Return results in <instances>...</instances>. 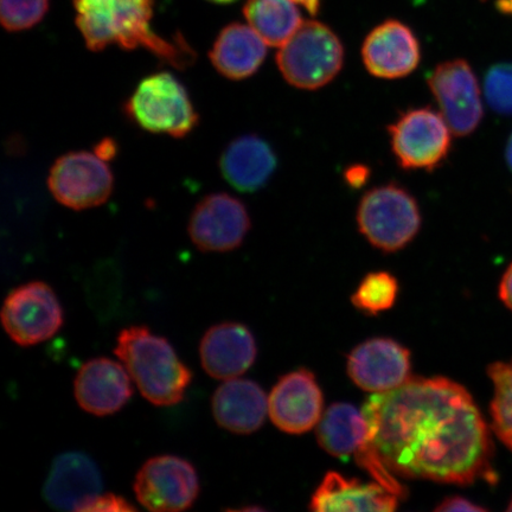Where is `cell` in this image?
<instances>
[{"mask_svg": "<svg viewBox=\"0 0 512 512\" xmlns=\"http://www.w3.org/2000/svg\"><path fill=\"white\" fill-rule=\"evenodd\" d=\"M323 405L316 377L306 369L281 377L268 396V414L273 424L290 434H302L316 427Z\"/></svg>", "mask_w": 512, "mask_h": 512, "instance_id": "obj_14", "label": "cell"}, {"mask_svg": "<svg viewBox=\"0 0 512 512\" xmlns=\"http://www.w3.org/2000/svg\"><path fill=\"white\" fill-rule=\"evenodd\" d=\"M50 0H0V19L5 30L34 28L46 17Z\"/></svg>", "mask_w": 512, "mask_h": 512, "instance_id": "obj_27", "label": "cell"}, {"mask_svg": "<svg viewBox=\"0 0 512 512\" xmlns=\"http://www.w3.org/2000/svg\"><path fill=\"white\" fill-rule=\"evenodd\" d=\"M499 297L509 310L512 311V264L505 271L501 285H499Z\"/></svg>", "mask_w": 512, "mask_h": 512, "instance_id": "obj_32", "label": "cell"}, {"mask_svg": "<svg viewBox=\"0 0 512 512\" xmlns=\"http://www.w3.org/2000/svg\"><path fill=\"white\" fill-rule=\"evenodd\" d=\"M113 183L107 160L86 151L70 152L57 159L48 178L55 200L74 210L104 204L112 195Z\"/></svg>", "mask_w": 512, "mask_h": 512, "instance_id": "obj_10", "label": "cell"}, {"mask_svg": "<svg viewBox=\"0 0 512 512\" xmlns=\"http://www.w3.org/2000/svg\"><path fill=\"white\" fill-rule=\"evenodd\" d=\"M488 375L494 383V399L490 405L492 428L512 451V360L492 363Z\"/></svg>", "mask_w": 512, "mask_h": 512, "instance_id": "obj_25", "label": "cell"}, {"mask_svg": "<svg viewBox=\"0 0 512 512\" xmlns=\"http://www.w3.org/2000/svg\"><path fill=\"white\" fill-rule=\"evenodd\" d=\"M388 132L394 156L405 170L433 171L451 150V128L443 114L431 107L402 113Z\"/></svg>", "mask_w": 512, "mask_h": 512, "instance_id": "obj_8", "label": "cell"}, {"mask_svg": "<svg viewBox=\"0 0 512 512\" xmlns=\"http://www.w3.org/2000/svg\"><path fill=\"white\" fill-rule=\"evenodd\" d=\"M102 477L94 460L82 452H67L56 457L43 486V497L50 507L80 512L101 494Z\"/></svg>", "mask_w": 512, "mask_h": 512, "instance_id": "obj_18", "label": "cell"}, {"mask_svg": "<svg viewBox=\"0 0 512 512\" xmlns=\"http://www.w3.org/2000/svg\"><path fill=\"white\" fill-rule=\"evenodd\" d=\"M348 373L367 392H389L411 379V352L390 338L369 339L352 350Z\"/></svg>", "mask_w": 512, "mask_h": 512, "instance_id": "obj_15", "label": "cell"}, {"mask_svg": "<svg viewBox=\"0 0 512 512\" xmlns=\"http://www.w3.org/2000/svg\"><path fill=\"white\" fill-rule=\"evenodd\" d=\"M143 507L155 512L188 510L200 494L197 472L188 460L176 456L153 457L144 463L133 484Z\"/></svg>", "mask_w": 512, "mask_h": 512, "instance_id": "obj_11", "label": "cell"}, {"mask_svg": "<svg viewBox=\"0 0 512 512\" xmlns=\"http://www.w3.org/2000/svg\"><path fill=\"white\" fill-rule=\"evenodd\" d=\"M438 512H452V511H486L485 508L479 507L475 503L469 501V499L453 496L444 499L443 502L435 508Z\"/></svg>", "mask_w": 512, "mask_h": 512, "instance_id": "obj_30", "label": "cell"}, {"mask_svg": "<svg viewBox=\"0 0 512 512\" xmlns=\"http://www.w3.org/2000/svg\"><path fill=\"white\" fill-rule=\"evenodd\" d=\"M484 92L492 111L512 115V63H497L489 68L485 74Z\"/></svg>", "mask_w": 512, "mask_h": 512, "instance_id": "obj_28", "label": "cell"}, {"mask_svg": "<svg viewBox=\"0 0 512 512\" xmlns=\"http://www.w3.org/2000/svg\"><path fill=\"white\" fill-rule=\"evenodd\" d=\"M126 117L150 133L187 137L198 125V114L187 88L176 76L160 72L140 81L125 102Z\"/></svg>", "mask_w": 512, "mask_h": 512, "instance_id": "obj_4", "label": "cell"}, {"mask_svg": "<svg viewBox=\"0 0 512 512\" xmlns=\"http://www.w3.org/2000/svg\"><path fill=\"white\" fill-rule=\"evenodd\" d=\"M400 497L381 484L363 483L341 473H326L322 484L313 494L310 509L325 511H379L398 509Z\"/></svg>", "mask_w": 512, "mask_h": 512, "instance_id": "obj_21", "label": "cell"}, {"mask_svg": "<svg viewBox=\"0 0 512 512\" xmlns=\"http://www.w3.org/2000/svg\"><path fill=\"white\" fill-rule=\"evenodd\" d=\"M114 354L152 405L175 406L183 401L192 373L168 339L152 334L147 326H130L120 331Z\"/></svg>", "mask_w": 512, "mask_h": 512, "instance_id": "obj_3", "label": "cell"}, {"mask_svg": "<svg viewBox=\"0 0 512 512\" xmlns=\"http://www.w3.org/2000/svg\"><path fill=\"white\" fill-rule=\"evenodd\" d=\"M211 406L217 425L224 430L251 434L264 425L268 398L258 383L235 377L216 389Z\"/></svg>", "mask_w": 512, "mask_h": 512, "instance_id": "obj_22", "label": "cell"}, {"mask_svg": "<svg viewBox=\"0 0 512 512\" xmlns=\"http://www.w3.org/2000/svg\"><path fill=\"white\" fill-rule=\"evenodd\" d=\"M133 394L131 376L123 363L93 358L83 364L74 381L76 402L83 411L106 416L120 411Z\"/></svg>", "mask_w": 512, "mask_h": 512, "instance_id": "obj_17", "label": "cell"}, {"mask_svg": "<svg viewBox=\"0 0 512 512\" xmlns=\"http://www.w3.org/2000/svg\"><path fill=\"white\" fill-rule=\"evenodd\" d=\"M277 63L291 86L316 91L341 72L344 47L328 25L317 21L304 22L296 34L280 47Z\"/></svg>", "mask_w": 512, "mask_h": 512, "instance_id": "obj_5", "label": "cell"}, {"mask_svg": "<svg viewBox=\"0 0 512 512\" xmlns=\"http://www.w3.org/2000/svg\"><path fill=\"white\" fill-rule=\"evenodd\" d=\"M320 446L337 458L355 459L375 482L393 494L405 498L407 490L399 483L377 452L370 427L363 412L349 403H335L323 415L317 428Z\"/></svg>", "mask_w": 512, "mask_h": 512, "instance_id": "obj_7", "label": "cell"}, {"mask_svg": "<svg viewBox=\"0 0 512 512\" xmlns=\"http://www.w3.org/2000/svg\"><path fill=\"white\" fill-rule=\"evenodd\" d=\"M267 55V43L251 25L232 23L217 36L209 57L224 78L245 80L258 72Z\"/></svg>", "mask_w": 512, "mask_h": 512, "instance_id": "obj_23", "label": "cell"}, {"mask_svg": "<svg viewBox=\"0 0 512 512\" xmlns=\"http://www.w3.org/2000/svg\"><path fill=\"white\" fill-rule=\"evenodd\" d=\"M427 82L452 133L466 137L475 132L484 110L479 83L469 62L459 59L440 63Z\"/></svg>", "mask_w": 512, "mask_h": 512, "instance_id": "obj_12", "label": "cell"}, {"mask_svg": "<svg viewBox=\"0 0 512 512\" xmlns=\"http://www.w3.org/2000/svg\"><path fill=\"white\" fill-rule=\"evenodd\" d=\"M369 177V168L362 164L349 166L344 174L345 182L349 184V187L354 189L362 188L363 185L367 183Z\"/></svg>", "mask_w": 512, "mask_h": 512, "instance_id": "obj_31", "label": "cell"}, {"mask_svg": "<svg viewBox=\"0 0 512 512\" xmlns=\"http://www.w3.org/2000/svg\"><path fill=\"white\" fill-rule=\"evenodd\" d=\"M256 354L252 332L240 323L211 326L200 345L202 367L216 380H232L245 374L253 366Z\"/></svg>", "mask_w": 512, "mask_h": 512, "instance_id": "obj_19", "label": "cell"}, {"mask_svg": "<svg viewBox=\"0 0 512 512\" xmlns=\"http://www.w3.org/2000/svg\"><path fill=\"white\" fill-rule=\"evenodd\" d=\"M136 507L124 497L114 494H100L89 501L80 512L136 511Z\"/></svg>", "mask_w": 512, "mask_h": 512, "instance_id": "obj_29", "label": "cell"}, {"mask_svg": "<svg viewBox=\"0 0 512 512\" xmlns=\"http://www.w3.org/2000/svg\"><path fill=\"white\" fill-rule=\"evenodd\" d=\"M208 2L215 4H232L236 2V0H208Z\"/></svg>", "mask_w": 512, "mask_h": 512, "instance_id": "obj_36", "label": "cell"}, {"mask_svg": "<svg viewBox=\"0 0 512 512\" xmlns=\"http://www.w3.org/2000/svg\"><path fill=\"white\" fill-rule=\"evenodd\" d=\"M278 159L265 139L246 134L233 140L220 158L221 174L240 192L252 194L265 187L277 169Z\"/></svg>", "mask_w": 512, "mask_h": 512, "instance_id": "obj_20", "label": "cell"}, {"mask_svg": "<svg viewBox=\"0 0 512 512\" xmlns=\"http://www.w3.org/2000/svg\"><path fill=\"white\" fill-rule=\"evenodd\" d=\"M3 328L21 347L48 341L63 325V310L56 294L42 281L18 286L6 297L2 310Z\"/></svg>", "mask_w": 512, "mask_h": 512, "instance_id": "obj_9", "label": "cell"}, {"mask_svg": "<svg viewBox=\"0 0 512 512\" xmlns=\"http://www.w3.org/2000/svg\"><path fill=\"white\" fill-rule=\"evenodd\" d=\"M362 59L368 72L376 78H405L419 66L420 43L408 25L388 19L377 25L364 40Z\"/></svg>", "mask_w": 512, "mask_h": 512, "instance_id": "obj_16", "label": "cell"}, {"mask_svg": "<svg viewBox=\"0 0 512 512\" xmlns=\"http://www.w3.org/2000/svg\"><path fill=\"white\" fill-rule=\"evenodd\" d=\"M496 8L503 14L512 16V0H497Z\"/></svg>", "mask_w": 512, "mask_h": 512, "instance_id": "obj_34", "label": "cell"}, {"mask_svg": "<svg viewBox=\"0 0 512 512\" xmlns=\"http://www.w3.org/2000/svg\"><path fill=\"white\" fill-rule=\"evenodd\" d=\"M293 2L304 6V8L309 11L312 16L318 15L320 9V0H293Z\"/></svg>", "mask_w": 512, "mask_h": 512, "instance_id": "obj_33", "label": "cell"}, {"mask_svg": "<svg viewBox=\"0 0 512 512\" xmlns=\"http://www.w3.org/2000/svg\"><path fill=\"white\" fill-rule=\"evenodd\" d=\"M360 232L383 252H398L411 243L422 217L415 197L401 185L390 183L367 192L357 209Z\"/></svg>", "mask_w": 512, "mask_h": 512, "instance_id": "obj_6", "label": "cell"}, {"mask_svg": "<svg viewBox=\"0 0 512 512\" xmlns=\"http://www.w3.org/2000/svg\"><path fill=\"white\" fill-rule=\"evenodd\" d=\"M505 159H507L509 168L512 171V134L508 140L507 147H505Z\"/></svg>", "mask_w": 512, "mask_h": 512, "instance_id": "obj_35", "label": "cell"}, {"mask_svg": "<svg viewBox=\"0 0 512 512\" xmlns=\"http://www.w3.org/2000/svg\"><path fill=\"white\" fill-rule=\"evenodd\" d=\"M398 281L388 272H374L362 280L351 302L358 310L375 316L392 309L398 297Z\"/></svg>", "mask_w": 512, "mask_h": 512, "instance_id": "obj_26", "label": "cell"}, {"mask_svg": "<svg viewBox=\"0 0 512 512\" xmlns=\"http://www.w3.org/2000/svg\"><path fill=\"white\" fill-rule=\"evenodd\" d=\"M75 22L86 46L101 51L112 44L121 49H146L163 63L184 69L196 59L182 36L169 41L152 29L155 0H73Z\"/></svg>", "mask_w": 512, "mask_h": 512, "instance_id": "obj_2", "label": "cell"}, {"mask_svg": "<svg viewBox=\"0 0 512 512\" xmlns=\"http://www.w3.org/2000/svg\"><path fill=\"white\" fill-rule=\"evenodd\" d=\"M296 4L293 0H247L243 15L267 46L283 47L304 23Z\"/></svg>", "mask_w": 512, "mask_h": 512, "instance_id": "obj_24", "label": "cell"}, {"mask_svg": "<svg viewBox=\"0 0 512 512\" xmlns=\"http://www.w3.org/2000/svg\"><path fill=\"white\" fill-rule=\"evenodd\" d=\"M249 229L251 217L245 204L224 192L204 197L190 216V239L202 252L233 251L242 245Z\"/></svg>", "mask_w": 512, "mask_h": 512, "instance_id": "obj_13", "label": "cell"}, {"mask_svg": "<svg viewBox=\"0 0 512 512\" xmlns=\"http://www.w3.org/2000/svg\"><path fill=\"white\" fill-rule=\"evenodd\" d=\"M362 412L377 452L395 476L463 486L497 482L489 427L459 383L409 379L370 396Z\"/></svg>", "mask_w": 512, "mask_h": 512, "instance_id": "obj_1", "label": "cell"}, {"mask_svg": "<svg viewBox=\"0 0 512 512\" xmlns=\"http://www.w3.org/2000/svg\"><path fill=\"white\" fill-rule=\"evenodd\" d=\"M507 510H508V511H512V499H511V501H510V503H509V507H508V509H507Z\"/></svg>", "mask_w": 512, "mask_h": 512, "instance_id": "obj_37", "label": "cell"}]
</instances>
